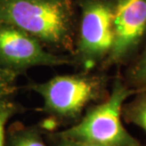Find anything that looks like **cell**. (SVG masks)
Returning a JSON list of instances; mask_svg holds the SVG:
<instances>
[{"label":"cell","mask_w":146,"mask_h":146,"mask_svg":"<svg viewBox=\"0 0 146 146\" xmlns=\"http://www.w3.org/2000/svg\"><path fill=\"white\" fill-rule=\"evenodd\" d=\"M78 52L86 68L93 67L114 45V5L109 0H83L81 3Z\"/></svg>","instance_id":"4"},{"label":"cell","mask_w":146,"mask_h":146,"mask_svg":"<svg viewBox=\"0 0 146 146\" xmlns=\"http://www.w3.org/2000/svg\"><path fill=\"white\" fill-rule=\"evenodd\" d=\"M104 84L101 76L76 74L58 76L34 84L33 89L42 98L46 112L63 119H74L102 94Z\"/></svg>","instance_id":"3"},{"label":"cell","mask_w":146,"mask_h":146,"mask_svg":"<svg viewBox=\"0 0 146 146\" xmlns=\"http://www.w3.org/2000/svg\"><path fill=\"white\" fill-rule=\"evenodd\" d=\"M114 45L108 61L119 63L131 57L146 38V0H114Z\"/></svg>","instance_id":"6"},{"label":"cell","mask_w":146,"mask_h":146,"mask_svg":"<svg viewBox=\"0 0 146 146\" xmlns=\"http://www.w3.org/2000/svg\"><path fill=\"white\" fill-rule=\"evenodd\" d=\"M57 146H106L102 145H98L95 143L91 142H86V141H76L68 138H63V137H58V142Z\"/></svg>","instance_id":"12"},{"label":"cell","mask_w":146,"mask_h":146,"mask_svg":"<svg viewBox=\"0 0 146 146\" xmlns=\"http://www.w3.org/2000/svg\"><path fill=\"white\" fill-rule=\"evenodd\" d=\"M136 93L127 83L116 80L104 102L89 110L80 123L57 136L106 146H142L126 130L121 119L125 102Z\"/></svg>","instance_id":"2"},{"label":"cell","mask_w":146,"mask_h":146,"mask_svg":"<svg viewBox=\"0 0 146 146\" xmlns=\"http://www.w3.org/2000/svg\"><path fill=\"white\" fill-rule=\"evenodd\" d=\"M16 76L0 66V101L7 99V97L14 92Z\"/></svg>","instance_id":"11"},{"label":"cell","mask_w":146,"mask_h":146,"mask_svg":"<svg viewBox=\"0 0 146 146\" xmlns=\"http://www.w3.org/2000/svg\"><path fill=\"white\" fill-rule=\"evenodd\" d=\"M68 59L47 51L42 42L27 32L0 22V66L17 75L36 66H58Z\"/></svg>","instance_id":"5"},{"label":"cell","mask_w":146,"mask_h":146,"mask_svg":"<svg viewBox=\"0 0 146 146\" xmlns=\"http://www.w3.org/2000/svg\"><path fill=\"white\" fill-rule=\"evenodd\" d=\"M136 92L146 91V45L127 72V84Z\"/></svg>","instance_id":"8"},{"label":"cell","mask_w":146,"mask_h":146,"mask_svg":"<svg viewBox=\"0 0 146 146\" xmlns=\"http://www.w3.org/2000/svg\"><path fill=\"white\" fill-rule=\"evenodd\" d=\"M9 146H47L36 128H23L15 132Z\"/></svg>","instance_id":"9"},{"label":"cell","mask_w":146,"mask_h":146,"mask_svg":"<svg viewBox=\"0 0 146 146\" xmlns=\"http://www.w3.org/2000/svg\"><path fill=\"white\" fill-rule=\"evenodd\" d=\"M136 94L131 102L123 105L122 116L127 122L138 126L146 133V91Z\"/></svg>","instance_id":"7"},{"label":"cell","mask_w":146,"mask_h":146,"mask_svg":"<svg viewBox=\"0 0 146 146\" xmlns=\"http://www.w3.org/2000/svg\"><path fill=\"white\" fill-rule=\"evenodd\" d=\"M16 111V106L8 100L0 101V146H4L6 124Z\"/></svg>","instance_id":"10"},{"label":"cell","mask_w":146,"mask_h":146,"mask_svg":"<svg viewBox=\"0 0 146 146\" xmlns=\"http://www.w3.org/2000/svg\"><path fill=\"white\" fill-rule=\"evenodd\" d=\"M0 22L27 32L42 43L62 47L72 39L71 0H0Z\"/></svg>","instance_id":"1"}]
</instances>
